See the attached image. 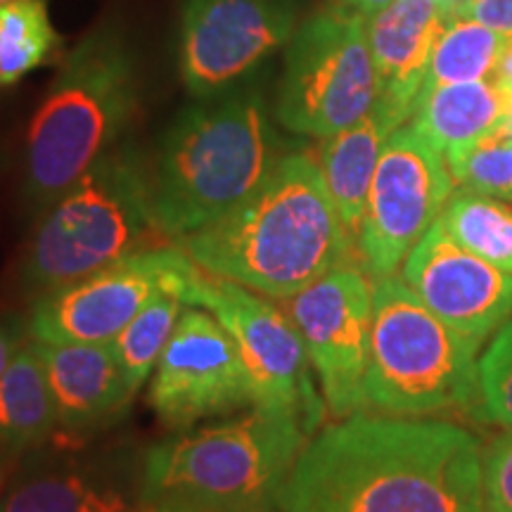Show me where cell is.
<instances>
[{"label":"cell","instance_id":"cell-13","mask_svg":"<svg viewBox=\"0 0 512 512\" xmlns=\"http://www.w3.org/2000/svg\"><path fill=\"white\" fill-rule=\"evenodd\" d=\"M254 403L252 375L235 339L209 311L178 318L150 384V406L169 430Z\"/></svg>","mask_w":512,"mask_h":512},{"label":"cell","instance_id":"cell-30","mask_svg":"<svg viewBox=\"0 0 512 512\" xmlns=\"http://www.w3.org/2000/svg\"><path fill=\"white\" fill-rule=\"evenodd\" d=\"M19 349H22V332L17 325L0 323V377L5 375Z\"/></svg>","mask_w":512,"mask_h":512},{"label":"cell","instance_id":"cell-12","mask_svg":"<svg viewBox=\"0 0 512 512\" xmlns=\"http://www.w3.org/2000/svg\"><path fill=\"white\" fill-rule=\"evenodd\" d=\"M297 0H183L178 69L195 98L240 86L297 31Z\"/></svg>","mask_w":512,"mask_h":512},{"label":"cell","instance_id":"cell-5","mask_svg":"<svg viewBox=\"0 0 512 512\" xmlns=\"http://www.w3.org/2000/svg\"><path fill=\"white\" fill-rule=\"evenodd\" d=\"M306 432L292 415L252 413L178 434L145 456L140 501L197 512H242L275 505Z\"/></svg>","mask_w":512,"mask_h":512},{"label":"cell","instance_id":"cell-37","mask_svg":"<svg viewBox=\"0 0 512 512\" xmlns=\"http://www.w3.org/2000/svg\"><path fill=\"white\" fill-rule=\"evenodd\" d=\"M451 3H460V0H451Z\"/></svg>","mask_w":512,"mask_h":512},{"label":"cell","instance_id":"cell-8","mask_svg":"<svg viewBox=\"0 0 512 512\" xmlns=\"http://www.w3.org/2000/svg\"><path fill=\"white\" fill-rule=\"evenodd\" d=\"M380 98L366 15L335 3L299 24L287 43L275 117L299 136L330 138Z\"/></svg>","mask_w":512,"mask_h":512},{"label":"cell","instance_id":"cell-20","mask_svg":"<svg viewBox=\"0 0 512 512\" xmlns=\"http://www.w3.org/2000/svg\"><path fill=\"white\" fill-rule=\"evenodd\" d=\"M57 427V406L46 366L36 349L22 347L0 377V444L24 451Z\"/></svg>","mask_w":512,"mask_h":512},{"label":"cell","instance_id":"cell-23","mask_svg":"<svg viewBox=\"0 0 512 512\" xmlns=\"http://www.w3.org/2000/svg\"><path fill=\"white\" fill-rule=\"evenodd\" d=\"M441 223L467 252L512 275V207L482 192L460 190L448 197Z\"/></svg>","mask_w":512,"mask_h":512},{"label":"cell","instance_id":"cell-26","mask_svg":"<svg viewBox=\"0 0 512 512\" xmlns=\"http://www.w3.org/2000/svg\"><path fill=\"white\" fill-rule=\"evenodd\" d=\"M446 166L465 190L512 200V124L503 121L484 136L448 150Z\"/></svg>","mask_w":512,"mask_h":512},{"label":"cell","instance_id":"cell-16","mask_svg":"<svg viewBox=\"0 0 512 512\" xmlns=\"http://www.w3.org/2000/svg\"><path fill=\"white\" fill-rule=\"evenodd\" d=\"M456 3L451 0H394L366 17L368 43L380 79L375 105L396 124L411 119L434 43Z\"/></svg>","mask_w":512,"mask_h":512},{"label":"cell","instance_id":"cell-15","mask_svg":"<svg viewBox=\"0 0 512 512\" xmlns=\"http://www.w3.org/2000/svg\"><path fill=\"white\" fill-rule=\"evenodd\" d=\"M403 280L434 316L477 344L512 316V275L467 252L439 219L408 252Z\"/></svg>","mask_w":512,"mask_h":512},{"label":"cell","instance_id":"cell-2","mask_svg":"<svg viewBox=\"0 0 512 512\" xmlns=\"http://www.w3.org/2000/svg\"><path fill=\"white\" fill-rule=\"evenodd\" d=\"M176 242L207 273L273 299L297 297L349 254L320 164L304 152H287L247 202Z\"/></svg>","mask_w":512,"mask_h":512},{"label":"cell","instance_id":"cell-22","mask_svg":"<svg viewBox=\"0 0 512 512\" xmlns=\"http://www.w3.org/2000/svg\"><path fill=\"white\" fill-rule=\"evenodd\" d=\"M505 41L508 38L503 34L460 15L453 8L451 19L432 48L420 93L439 86H451V83L486 79L496 72Z\"/></svg>","mask_w":512,"mask_h":512},{"label":"cell","instance_id":"cell-24","mask_svg":"<svg viewBox=\"0 0 512 512\" xmlns=\"http://www.w3.org/2000/svg\"><path fill=\"white\" fill-rule=\"evenodd\" d=\"M62 46L43 0L0 3V88L48 64Z\"/></svg>","mask_w":512,"mask_h":512},{"label":"cell","instance_id":"cell-10","mask_svg":"<svg viewBox=\"0 0 512 512\" xmlns=\"http://www.w3.org/2000/svg\"><path fill=\"white\" fill-rule=\"evenodd\" d=\"M200 266L181 245H155L88 278L41 294L29 332L48 344H110L159 292H185Z\"/></svg>","mask_w":512,"mask_h":512},{"label":"cell","instance_id":"cell-33","mask_svg":"<svg viewBox=\"0 0 512 512\" xmlns=\"http://www.w3.org/2000/svg\"><path fill=\"white\" fill-rule=\"evenodd\" d=\"M133 512H197V510H190V508H178V505H166V503H143Z\"/></svg>","mask_w":512,"mask_h":512},{"label":"cell","instance_id":"cell-11","mask_svg":"<svg viewBox=\"0 0 512 512\" xmlns=\"http://www.w3.org/2000/svg\"><path fill=\"white\" fill-rule=\"evenodd\" d=\"M453 192L444 152L413 124L399 126L382 147L358 242L370 275L389 278L437 216Z\"/></svg>","mask_w":512,"mask_h":512},{"label":"cell","instance_id":"cell-17","mask_svg":"<svg viewBox=\"0 0 512 512\" xmlns=\"http://www.w3.org/2000/svg\"><path fill=\"white\" fill-rule=\"evenodd\" d=\"M31 347L46 366L57 425L67 432L83 434L110 425L136 396L112 344L34 342Z\"/></svg>","mask_w":512,"mask_h":512},{"label":"cell","instance_id":"cell-3","mask_svg":"<svg viewBox=\"0 0 512 512\" xmlns=\"http://www.w3.org/2000/svg\"><path fill=\"white\" fill-rule=\"evenodd\" d=\"M283 157L259 86L202 98L178 114L147 162L159 230L178 240L223 219L259 190Z\"/></svg>","mask_w":512,"mask_h":512},{"label":"cell","instance_id":"cell-25","mask_svg":"<svg viewBox=\"0 0 512 512\" xmlns=\"http://www.w3.org/2000/svg\"><path fill=\"white\" fill-rule=\"evenodd\" d=\"M183 304V297L176 292L155 294L143 306V311L110 342L133 392H138L152 370L157 368L171 332L181 318Z\"/></svg>","mask_w":512,"mask_h":512},{"label":"cell","instance_id":"cell-9","mask_svg":"<svg viewBox=\"0 0 512 512\" xmlns=\"http://www.w3.org/2000/svg\"><path fill=\"white\" fill-rule=\"evenodd\" d=\"M185 304L209 311L235 339L252 375L254 406L292 415L313 432L323 403L309 375V354L294 320L249 287L197 271Z\"/></svg>","mask_w":512,"mask_h":512},{"label":"cell","instance_id":"cell-1","mask_svg":"<svg viewBox=\"0 0 512 512\" xmlns=\"http://www.w3.org/2000/svg\"><path fill=\"white\" fill-rule=\"evenodd\" d=\"M280 512H486L479 446L446 422L354 415L304 446Z\"/></svg>","mask_w":512,"mask_h":512},{"label":"cell","instance_id":"cell-27","mask_svg":"<svg viewBox=\"0 0 512 512\" xmlns=\"http://www.w3.org/2000/svg\"><path fill=\"white\" fill-rule=\"evenodd\" d=\"M479 394L486 415L512 430V316L479 363Z\"/></svg>","mask_w":512,"mask_h":512},{"label":"cell","instance_id":"cell-38","mask_svg":"<svg viewBox=\"0 0 512 512\" xmlns=\"http://www.w3.org/2000/svg\"><path fill=\"white\" fill-rule=\"evenodd\" d=\"M508 121H510V124H512V117H510V119H508Z\"/></svg>","mask_w":512,"mask_h":512},{"label":"cell","instance_id":"cell-6","mask_svg":"<svg viewBox=\"0 0 512 512\" xmlns=\"http://www.w3.org/2000/svg\"><path fill=\"white\" fill-rule=\"evenodd\" d=\"M164 240L152 214L147 159L131 145L114 147L43 211L24 285L34 294L55 292Z\"/></svg>","mask_w":512,"mask_h":512},{"label":"cell","instance_id":"cell-29","mask_svg":"<svg viewBox=\"0 0 512 512\" xmlns=\"http://www.w3.org/2000/svg\"><path fill=\"white\" fill-rule=\"evenodd\" d=\"M456 12L498 31L505 38L512 36V0H460Z\"/></svg>","mask_w":512,"mask_h":512},{"label":"cell","instance_id":"cell-21","mask_svg":"<svg viewBox=\"0 0 512 512\" xmlns=\"http://www.w3.org/2000/svg\"><path fill=\"white\" fill-rule=\"evenodd\" d=\"M119 486L86 472H43L19 479L0 498V512H133Z\"/></svg>","mask_w":512,"mask_h":512},{"label":"cell","instance_id":"cell-4","mask_svg":"<svg viewBox=\"0 0 512 512\" xmlns=\"http://www.w3.org/2000/svg\"><path fill=\"white\" fill-rule=\"evenodd\" d=\"M140 74L128 38L114 27L88 34L64 60L29 128V207L46 211L114 150L138 110Z\"/></svg>","mask_w":512,"mask_h":512},{"label":"cell","instance_id":"cell-18","mask_svg":"<svg viewBox=\"0 0 512 512\" xmlns=\"http://www.w3.org/2000/svg\"><path fill=\"white\" fill-rule=\"evenodd\" d=\"M396 128L399 124L375 105L354 126L325 140L320 152V171L349 235H358L361 230L382 147Z\"/></svg>","mask_w":512,"mask_h":512},{"label":"cell","instance_id":"cell-14","mask_svg":"<svg viewBox=\"0 0 512 512\" xmlns=\"http://www.w3.org/2000/svg\"><path fill=\"white\" fill-rule=\"evenodd\" d=\"M290 318L304 339L332 418L366 406L373 332V290L356 268H335L290 299Z\"/></svg>","mask_w":512,"mask_h":512},{"label":"cell","instance_id":"cell-34","mask_svg":"<svg viewBox=\"0 0 512 512\" xmlns=\"http://www.w3.org/2000/svg\"><path fill=\"white\" fill-rule=\"evenodd\" d=\"M242 512H280V510H278V505H259V508H249Z\"/></svg>","mask_w":512,"mask_h":512},{"label":"cell","instance_id":"cell-31","mask_svg":"<svg viewBox=\"0 0 512 512\" xmlns=\"http://www.w3.org/2000/svg\"><path fill=\"white\" fill-rule=\"evenodd\" d=\"M494 79L501 83L505 91L512 93V36H508V41H505V48L501 53V60H498Z\"/></svg>","mask_w":512,"mask_h":512},{"label":"cell","instance_id":"cell-7","mask_svg":"<svg viewBox=\"0 0 512 512\" xmlns=\"http://www.w3.org/2000/svg\"><path fill=\"white\" fill-rule=\"evenodd\" d=\"M479 344L434 316L406 280L382 278L373 292L366 403L389 415H432L472 406Z\"/></svg>","mask_w":512,"mask_h":512},{"label":"cell","instance_id":"cell-19","mask_svg":"<svg viewBox=\"0 0 512 512\" xmlns=\"http://www.w3.org/2000/svg\"><path fill=\"white\" fill-rule=\"evenodd\" d=\"M512 117V93L496 79L451 83L420 93L413 126L446 155Z\"/></svg>","mask_w":512,"mask_h":512},{"label":"cell","instance_id":"cell-36","mask_svg":"<svg viewBox=\"0 0 512 512\" xmlns=\"http://www.w3.org/2000/svg\"><path fill=\"white\" fill-rule=\"evenodd\" d=\"M0 484H3V472H0Z\"/></svg>","mask_w":512,"mask_h":512},{"label":"cell","instance_id":"cell-32","mask_svg":"<svg viewBox=\"0 0 512 512\" xmlns=\"http://www.w3.org/2000/svg\"><path fill=\"white\" fill-rule=\"evenodd\" d=\"M339 3L349 5V8H354V10H358V12H363V15L368 17V15H373V12L382 10L384 5L394 3V0H339Z\"/></svg>","mask_w":512,"mask_h":512},{"label":"cell","instance_id":"cell-35","mask_svg":"<svg viewBox=\"0 0 512 512\" xmlns=\"http://www.w3.org/2000/svg\"><path fill=\"white\" fill-rule=\"evenodd\" d=\"M0 3H19V0H0Z\"/></svg>","mask_w":512,"mask_h":512},{"label":"cell","instance_id":"cell-28","mask_svg":"<svg viewBox=\"0 0 512 512\" xmlns=\"http://www.w3.org/2000/svg\"><path fill=\"white\" fill-rule=\"evenodd\" d=\"M482 486L486 512H512V430L486 451Z\"/></svg>","mask_w":512,"mask_h":512}]
</instances>
